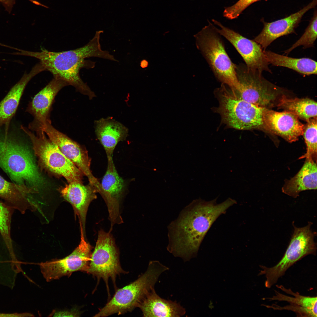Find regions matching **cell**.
Wrapping results in <instances>:
<instances>
[{"label":"cell","mask_w":317,"mask_h":317,"mask_svg":"<svg viewBox=\"0 0 317 317\" xmlns=\"http://www.w3.org/2000/svg\"><path fill=\"white\" fill-rule=\"evenodd\" d=\"M21 129L28 136L34 153L43 166L49 171L64 177L68 183H82V173L60 151L58 146L43 131L35 134L21 126Z\"/></svg>","instance_id":"cell-7"},{"label":"cell","mask_w":317,"mask_h":317,"mask_svg":"<svg viewBox=\"0 0 317 317\" xmlns=\"http://www.w3.org/2000/svg\"><path fill=\"white\" fill-rule=\"evenodd\" d=\"M87 273L98 281L102 279L108 292L109 280L110 279L115 284L117 276L125 273L121 267L118 252L110 232L99 231Z\"/></svg>","instance_id":"cell-10"},{"label":"cell","mask_w":317,"mask_h":317,"mask_svg":"<svg viewBox=\"0 0 317 317\" xmlns=\"http://www.w3.org/2000/svg\"><path fill=\"white\" fill-rule=\"evenodd\" d=\"M81 312L77 309L73 308L71 310L60 311H54L51 314L52 316H80Z\"/></svg>","instance_id":"cell-32"},{"label":"cell","mask_w":317,"mask_h":317,"mask_svg":"<svg viewBox=\"0 0 317 317\" xmlns=\"http://www.w3.org/2000/svg\"><path fill=\"white\" fill-rule=\"evenodd\" d=\"M95 124L97 137L104 150L107 158L112 157L118 143L125 141L127 136L128 128L110 117L96 120Z\"/></svg>","instance_id":"cell-20"},{"label":"cell","mask_w":317,"mask_h":317,"mask_svg":"<svg viewBox=\"0 0 317 317\" xmlns=\"http://www.w3.org/2000/svg\"><path fill=\"white\" fill-rule=\"evenodd\" d=\"M33 315L30 313H0V317H32Z\"/></svg>","instance_id":"cell-33"},{"label":"cell","mask_w":317,"mask_h":317,"mask_svg":"<svg viewBox=\"0 0 317 317\" xmlns=\"http://www.w3.org/2000/svg\"><path fill=\"white\" fill-rule=\"evenodd\" d=\"M317 117L310 119L304 125L303 135L306 146V151L299 159L310 158L317 162Z\"/></svg>","instance_id":"cell-27"},{"label":"cell","mask_w":317,"mask_h":317,"mask_svg":"<svg viewBox=\"0 0 317 317\" xmlns=\"http://www.w3.org/2000/svg\"><path fill=\"white\" fill-rule=\"evenodd\" d=\"M216 200H196L182 210L168 226L169 252L186 260L195 255L213 224L237 203L230 198L219 204Z\"/></svg>","instance_id":"cell-1"},{"label":"cell","mask_w":317,"mask_h":317,"mask_svg":"<svg viewBox=\"0 0 317 317\" xmlns=\"http://www.w3.org/2000/svg\"><path fill=\"white\" fill-rule=\"evenodd\" d=\"M168 269L158 261H150L143 274L134 281L117 289L112 298L94 316L122 314L138 307L146 295L154 289L160 275Z\"/></svg>","instance_id":"cell-4"},{"label":"cell","mask_w":317,"mask_h":317,"mask_svg":"<svg viewBox=\"0 0 317 317\" xmlns=\"http://www.w3.org/2000/svg\"><path fill=\"white\" fill-rule=\"evenodd\" d=\"M317 14L316 11L305 31L300 38L288 49L284 51L286 55L298 47L303 46L304 48L313 46L317 38Z\"/></svg>","instance_id":"cell-29"},{"label":"cell","mask_w":317,"mask_h":317,"mask_svg":"<svg viewBox=\"0 0 317 317\" xmlns=\"http://www.w3.org/2000/svg\"><path fill=\"white\" fill-rule=\"evenodd\" d=\"M217 92L219 102L217 111L228 126L239 130L264 127L263 114L265 108L241 98L226 85L222 84Z\"/></svg>","instance_id":"cell-6"},{"label":"cell","mask_w":317,"mask_h":317,"mask_svg":"<svg viewBox=\"0 0 317 317\" xmlns=\"http://www.w3.org/2000/svg\"><path fill=\"white\" fill-rule=\"evenodd\" d=\"M212 21L219 27H216L218 33L227 40L240 54L248 68L261 73L266 71L272 73L264 50L259 44L225 26L215 20L212 19Z\"/></svg>","instance_id":"cell-12"},{"label":"cell","mask_w":317,"mask_h":317,"mask_svg":"<svg viewBox=\"0 0 317 317\" xmlns=\"http://www.w3.org/2000/svg\"><path fill=\"white\" fill-rule=\"evenodd\" d=\"M312 223L297 227L294 231L288 247L282 258L275 265L270 267L261 265L259 275L266 277L265 286L270 288L283 276L286 271L296 262L309 254L315 255L316 245L314 241L315 232L311 229Z\"/></svg>","instance_id":"cell-8"},{"label":"cell","mask_w":317,"mask_h":317,"mask_svg":"<svg viewBox=\"0 0 317 317\" xmlns=\"http://www.w3.org/2000/svg\"><path fill=\"white\" fill-rule=\"evenodd\" d=\"M277 106L306 122L317 117V102L309 98H290L283 94L278 100Z\"/></svg>","instance_id":"cell-25"},{"label":"cell","mask_w":317,"mask_h":317,"mask_svg":"<svg viewBox=\"0 0 317 317\" xmlns=\"http://www.w3.org/2000/svg\"><path fill=\"white\" fill-rule=\"evenodd\" d=\"M317 162L306 158L304 163L293 177L285 181L282 188L283 193L296 198L301 191L317 189Z\"/></svg>","instance_id":"cell-21"},{"label":"cell","mask_w":317,"mask_h":317,"mask_svg":"<svg viewBox=\"0 0 317 317\" xmlns=\"http://www.w3.org/2000/svg\"><path fill=\"white\" fill-rule=\"evenodd\" d=\"M266 307L274 310H287L295 312L298 316L305 317H317V311L294 304L281 306L275 304L271 305L263 304Z\"/></svg>","instance_id":"cell-31"},{"label":"cell","mask_w":317,"mask_h":317,"mask_svg":"<svg viewBox=\"0 0 317 317\" xmlns=\"http://www.w3.org/2000/svg\"><path fill=\"white\" fill-rule=\"evenodd\" d=\"M317 4L313 0L302 9L288 16L271 22L263 21V27L253 40L259 44L264 50L278 38L295 32L303 15Z\"/></svg>","instance_id":"cell-17"},{"label":"cell","mask_w":317,"mask_h":317,"mask_svg":"<svg viewBox=\"0 0 317 317\" xmlns=\"http://www.w3.org/2000/svg\"><path fill=\"white\" fill-rule=\"evenodd\" d=\"M98 193L96 188L89 183L73 182L68 183L60 190L63 197L72 206L79 217L80 226L85 235L86 217L90 203L97 198Z\"/></svg>","instance_id":"cell-18"},{"label":"cell","mask_w":317,"mask_h":317,"mask_svg":"<svg viewBox=\"0 0 317 317\" xmlns=\"http://www.w3.org/2000/svg\"><path fill=\"white\" fill-rule=\"evenodd\" d=\"M68 85L64 81L53 78L34 97L26 109L34 118L29 124V129L36 132L46 124L51 123L50 113L55 97L62 88Z\"/></svg>","instance_id":"cell-15"},{"label":"cell","mask_w":317,"mask_h":317,"mask_svg":"<svg viewBox=\"0 0 317 317\" xmlns=\"http://www.w3.org/2000/svg\"><path fill=\"white\" fill-rule=\"evenodd\" d=\"M78 246L69 255L62 259H54L40 264L41 272L46 281L70 276L74 272H87L92 254V248L85 239L82 229Z\"/></svg>","instance_id":"cell-11"},{"label":"cell","mask_w":317,"mask_h":317,"mask_svg":"<svg viewBox=\"0 0 317 317\" xmlns=\"http://www.w3.org/2000/svg\"><path fill=\"white\" fill-rule=\"evenodd\" d=\"M269 64L286 67L303 75L317 74V62L308 58H295L281 55L270 50H264Z\"/></svg>","instance_id":"cell-24"},{"label":"cell","mask_w":317,"mask_h":317,"mask_svg":"<svg viewBox=\"0 0 317 317\" xmlns=\"http://www.w3.org/2000/svg\"><path fill=\"white\" fill-rule=\"evenodd\" d=\"M237 79L240 85L235 94L243 100L258 106L269 108L277 103L283 90L268 81L262 73L248 68L245 65H236Z\"/></svg>","instance_id":"cell-9"},{"label":"cell","mask_w":317,"mask_h":317,"mask_svg":"<svg viewBox=\"0 0 317 317\" xmlns=\"http://www.w3.org/2000/svg\"><path fill=\"white\" fill-rule=\"evenodd\" d=\"M41 130L87 178L89 183L98 188L100 183L92 174L90 169L91 159L86 149L55 128L51 123H47Z\"/></svg>","instance_id":"cell-13"},{"label":"cell","mask_w":317,"mask_h":317,"mask_svg":"<svg viewBox=\"0 0 317 317\" xmlns=\"http://www.w3.org/2000/svg\"><path fill=\"white\" fill-rule=\"evenodd\" d=\"M102 31L96 32L94 37L85 45L76 49L60 52H53L42 48L38 52L20 49L18 55L33 57L39 60L45 71L53 75V78L62 80L74 87L81 94L92 100L96 95L80 76L82 68H93L95 62L85 60L90 57H97L117 62L114 56L106 50H103L100 43Z\"/></svg>","instance_id":"cell-2"},{"label":"cell","mask_w":317,"mask_h":317,"mask_svg":"<svg viewBox=\"0 0 317 317\" xmlns=\"http://www.w3.org/2000/svg\"><path fill=\"white\" fill-rule=\"evenodd\" d=\"M37 191L25 185L9 182L0 175V198L21 212L33 205L29 195Z\"/></svg>","instance_id":"cell-23"},{"label":"cell","mask_w":317,"mask_h":317,"mask_svg":"<svg viewBox=\"0 0 317 317\" xmlns=\"http://www.w3.org/2000/svg\"><path fill=\"white\" fill-rule=\"evenodd\" d=\"M29 1L32 2L33 4H35L36 5L41 6L44 7L46 8H49L48 7L41 4L40 2L37 1L35 0H29Z\"/></svg>","instance_id":"cell-35"},{"label":"cell","mask_w":317,"mask_h":317,"mask_svg":"<svg viewBox=\"0 0 317 317\" xmlns=\"http://www.w3.org/2000/svg\"><path fill=\"white\" fill-rule=\"evenodd\" d=\"M0 167L16 183L36 190L43 184L28 147L8 132L0 137Z\"/></svg>","instance_id":"cell-3"},{"label":"cell","mask_w":317,"mask_h":317,"mask_svg":"<svg viewBox=\"0 0 317 317\" xmlns=\"http://www.w3.org/2000/svg\"><path fill=\"white\" fill-rule=\"evenodd\" d=\"M263 120L266 129L289 143L297 141L303 134L304 125L296 116L289 112H278L264 108Z\"/></svg>","instance_id":"cell-16"},{"label":"cell","mask_w":317,"mask_h":317,"mask_svg":"<svg viewBox=\"0 0 317 317\" xmlns=\"http://www.w3.org/2000/svg\"><path fill=\"white\" fill-rule=\"evenodd\" d=\"M16 0H0V2L2 3L5 9L9 13L11 11L13 5L15 3Z\"/></svg>","instance_id":"cell-34"},{"label":"cell","mask_w":317,"mask_h":317,"mask_svg":"<svg viewBox=\"0 0 317 317\" xmlns=\"http://www.w3.org/2000/svg\"><path fill=\"white\" fill-rule=\"evenodd\" d=\"M112 158H107V167L100 183L99 192L107 206L112 226L122 222L120 202L126 187V182L118 173Z\"/></svg>","instance_id":"cell-14"},{"label":"cell","mask_w":317,"mask_h":317,"mask_svg":"<svg viewBox=\"0 0 317 317\" xmlns=\"http://www.w3.org/2000/svg\"><path fill=\"white\" fill-rule=\"evenodd\" d=\"M144 317H181L186 313L184 308L179 303L161 298L154 289L150 291L138 307Z\"/></svg>","instance_id":"cell-22"},{"label":"cell","mask_w":317,"mask_h":317,"mask_svg":"<svg viewBox=\"0 0 317 317\" xmlns=\"http://www.w3.org/2000/svg\"><path fill=\"white\" fill-rule=\"evenodd\" d=\"M259 0H239L233 5L225 8L223 12V16L229 19L236 18L250 5Z\"/></svg>","instance_id":"cell-30"},{"label":"cell","mask_w":317,"mask_h":317,"mask_svg":"<svg viewBox=\"0 0 317 317\" xmlns=\"http://www.w3.org/2000/svg\"><path fill=\"white\" fill-rule=\"evenodd\" d=\"M44 71L45 69L40 62L36 64L28 73L24 74L0 102V128L5 125L6 131H8V126L16 111L27 84L34 77Z\"/></svg>","instance_id":"cell-19"},{"label":"cell","mask_w":317,"mask_h":317,"mask_svg":"<svg viewBox=\"0 0 317 317\" xmlns=\"http://www.w3.org/2000/svg\"><path fill=\"white\" fill-rule=\"evenodd\" d=\"M11 211L9 207L0 202V233L11 257L15 256L10 234Z\"/></svg>","instance_id":"cell-28"},{"label":"cell","mask_w":317,"mask_h":317,"mask_svg":"<svg viewBox=\"0 0 317 317\" xmlns=\"http://www.w3.org/2000/svg\"><path fill=\"white\" fill-rule=\"evenodd\" d=\"M277 287L286 293L293 296H289L282 294L275 290V295L272 297L263 298V299L269 301L276 300L286 301L294 304L317 311V297L305 296L297 292H294L290 289H288L282 285H276Z\"/></svg>","instance_id":"cell-26"},{"label":"cell","mask_w":317,"mask_h":317,"mask_svg":"<svg viewBox=\"0 0 317 317\" xmlns=\"http://www.w3.org/2000/svg\"><path fill=\"white\" fill-rule=\"evenodd\" d=\"M221 36L216 27L209 22L198 35V47L217 80L238 91L240 85L237 76L236 64L227 54Z\"/></svg>","instance_id":"cell-5"}]
</instances>
